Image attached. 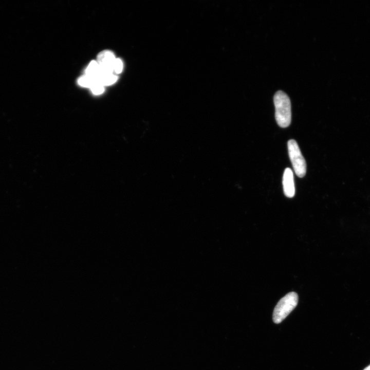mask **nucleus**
Listing matches in <instances>:
<instances>
[{"mask_svg":"<svg viewBox=\"0 0 370 370\" xmlns=\"http://www.w3.org/2000/svg\"><path fill=\"white\" fill-rule=\"evenodd\" d=\"M275 117L277 123L281 127L288 126L291 121V103L288 96L282 90L274 95Z\"/></svg>","mask_w":370,"mask_h":370,"instance_id":"nucleus-1","label":"nucleus"},{"mask_svg":"<svg viewBox=\"0 0 370 370\" xmlns=\"http://www.w3.org/2000/svg\"><path fill=\"white\" fill-rule=\"evenodd\" d=\"M298 303V295L295 292H290L283 297L277 303L273 313V321L279 324L294 309Z\"/></svg>","mask_w":370,"mask_h":370,"instance_id":"nucleus-2","label":"nucleus"},{"mask_svg":"<svg viewBox=\"0 0 370 370\" xmlns=\"http://www.w3.org/2000/svg\"><path fill=\"white\" fill-rule=\"evenodd\" d=\"M287 145L289 158L294 172L298 177H304L306 172V163L297 142L293 139H290Z\"/></svg>","mask_w":370,"mask_h":370,"instance_id":"nucleus-3","label":"nucleus"},{"mask_svg":"<svg viewBox=\"0 0 370 370\" xmlns=\"http://www.w3.org/2000/svg\"><path fill=\"white\" fill-rule=\"evenodd\" d=\"M116 59L113 52L110 50H105L100 52L97 61L100 67V75L114 73L113 68Z\"/></svg>","mask_w":370,"mask_h":370,"instance_id":"nucleus-4","label":"nucleus"},{"mask_svg":"<svg viewBox=\"0 0 370 370\" xmlns=\"http://www.w3.org/2000/svg\"><path fill=\"white\" fill-rule=\"evenodd\" d=\"M283 186L284 194L287 197H293L295 194L293 174L292 170L286 168L283 177Z\"/></svg>","mask_w":370,"mask_h":370,"instance_id":"nucleus-5","label":"nucleus"},{"mask_svg":"<svg viewBox=\"0 0 370 370\" xmlns=\"http://www.w3.org/2000/svg\"><path fill=\"white\" fill-rule=\"evenodd\" d=\"M100 73V67L97 61H91L85 70L86 75L94 79H98Z\"/></svg>","mask_w":370,"mask_h":370,"instance_id":"nucleus-6","label":"nucleus"},{"mask_svg":"<svg viewBox=\"0 0 370 370\" xmlns=\"http://www.w3.org/2000/svg\"><path fill=\"white\" fill-rule=\"evenodd\" d=\"M118 79V77L114 73H102L98 77L97 80L104 86L110 85L115 83Z\"/></svg>","mask_w":370,"mask_h":370,"instance_id":"nucleus-7","label":"nucleus"},{"mask_svg":"<svg viewBox=\"0 0 370 370\" xmlns=\"http://www.w3.org/2000/svg\"><path fill=\"white\" fill-rule=\"evenodd\" d=\"M97 80L86 75L80 77L78 80V84L82 87L90 88Z\"/></svg>","mask_w":370,"mask_h":370,"instance_id":"nucleus-8","label":"nucleus"},{"mask_svg":"<svg viewBox=\"0 0 370 370\" xmlns=\"http://www.w3.org/2000/svg\"><path fill=\"white\" fill-rule=\"evenodd\" d=\"M91 92L94 95H100L104 91V86L98 81H96L90 88Z\"/></svg>","mask_w":370,"mask_h":370,"instance_id":"nucleus-9","label":"nucleus"},{"mask_svg":"<svg viewBox=\"0 0 370 370\" xmlns=\"http://www.w3.org/2000/svg\"><path fill=\"white\" fill-rule=\"evenodd\" d=\"M123 64L122 61L119 58H116L113 65L114 73L119 74L123 70Z\"/></svg>","mask_w":370,"mask_h":370,"instance_id":"nucleus-10","label":"nucleus"},{"mask_svg":"<svg viewBox=\"0 0 370 370\" xmlns=\"http://www.w3.org/2000/svg\"><path fill=\"white\" fill-rule=\"evenodd\" d=\"M363 370H370V365L365 368Z\"/></svg>","mask_w":370,"mask_h":370,"instance_id":"nucleus-11","label":"nucleus"}]
</instances>
